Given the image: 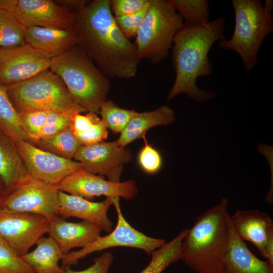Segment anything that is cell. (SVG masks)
Instances as JSON below:
<instances>
[{
    "label": "cell",
    "mask_w": 273,
    "mask_h": 273,
    "mask_svg": "<svg viewBox=\"0 0 273 273\" xmlns=\"http://www.w3.org/2000/svg\"><path fill=\"white\" fill-rule=\"evenodd\" d=\"M73 13L78 45L98 69L107 77H134L141 60L116 24L110 0L90 1Z\"/></svg>",
    "instance_id": "obj_1"
},
{
    "label": "cell",
    "mask_w": 273,
    "mask_h": 273,
    "mask_svg": "<svg viewBox=\"0 0 273 273\" xmlns=\"http://www.w3.org/2000/svg\"><path fill=\"white\" fill-rule=\"evenodd\" d=\"M225 18L220 17L206 24L193 26L183 24L173 40L172 62L175 80L167 96L170 101L185 94L197 102L213 98L212 91L201 90L196 85L200 76H208L213 71L208 53L216 41L224 39Z\"/></svg>",
    "instance_id": "obj_2"
},
{
    "label": "cell",
    "mask_w": 273,
    "mask_h": 273,
    "mask_svg": "<svg viewBox=\"0 0 273 273\" xmlns=\"http://www.w3.org/2000/svg\"><path fill=\"white\" fill-rule=\"evenodd\" d=\"M228 206L224 198L205 210L183 241L180 259L196 273H219L231 228Z\"/></svg>",
    "instance_id": "obj_3"
},
{
    "label": "cell",
    "mask_w": 273,
    "mask_h": 273,
    "mask_svg": "<svg viewBox=\"0 0 273 273\" xmlns=\"http://www.w3.org/2000/svg\"><path fill=\"white\" fill-rule=\"evenodd\" d=\"M63 81L72 98L86 112L99 111L110 81L77 45L51 59L49 68Z\"/></svg>",
    "instance_id": "obj_4"
},
{
    "label": "cell",
    "mask_w": 273,
    "mask_h": 273,
    "mask_svg": "<svg viewBox=\"0 0 273 273\" xmlns=\"http://www.w3.org/2000/svg\"><path fill=\"white\" fill-rule=\"evenodd\" d=\"M235 25L232 37L218 41L224 50H233L241 57L247 71L252 70L264 38L273 32L272 11L259 0H232Z\"/></svg>",
    "instance_id": "obj_5"
},
{
    "label": "cell",
    "mask_w": 273,
    "mask_h": 273,
    "mask_svg": "<svg viewBox=\"0 0 273 273\" xmlns=\"http://www.w3.org/2000/svg\"><path fill=\"white\" fill-rule=\"evenodd\" d=\"M6 88L19 113L29 110L72 114L86 112L72 98L62 79L50 69Z\"/></svg>",
    "instance_id": "obj_6"
},
{
    "label": "cell",
    "mask_w": 273,
    "mask_h": 273,
    "mask_svg": "<svg viewBox=\"0 0 273 273\" xmlns=\"http://www.w3.org/2000/svg\"><path fill=\"white\" fill-rule=\"evenodd\" d=\"M184 24L180 15L167 0H150L145 19L134 44L141 60L158 64L167 58L173 38Z\"/></svg>",
    "instance_id": "obj_7"
},
{
    "label": "cell",
    "mask_w": 273,
    "mask_h": 273,
    "mask_svg": "<svg viewBox=\"0 0 273 273\" xmlns=\"http://www.w3.org/2000/svg\"><path fill=\"white\" fill-rule=\"evenodd\" d=\"M113 205L117 214V223L110 233L98 237L94 242L79 250L64 254L62 267L65 270L87 255L95 252L115 247H127L143 250L150 255L166 242L162 239L149 237L133 228L126 220L121 212L119 197H113Z\"/></svg>",
    "instance_id": "obj_8"
},
{
    "label": "cell",
    "mask_w": 273,
    "mask_h": 273,
    "mask_svg": "<svg viewBox=\"0 0 273 273\" xmlns=\"http://www.w3.org/2000/svg\"><path fill=\"white\" fill-rule=\"evenodd\" d=\"M59 192L57 185L30 177L6 195L0 208L38 214L50 221L57 215Z\"/></svg>",
    "instance_id": "obj_9"
},
{
    "label": "cell",
    "mask_w": 273,
    "mask_h": 273,
    "mask_svg": "<svg viewBox=\"0 0 273 273\" xmlns=\"http://www.w3.org/2000/svg\"><path fill=\"white\" fill-rule=\"evenodd\" d=\"M0 9L11 13L24 26L67 29L74 14L52 0H0Z\"/></svg>",
    "instance_id": "obj_10"
},
{
    "label": "cell",
    "mask_w": 273,
    "mask_h": 273,
    "mask_svg": "<svg viewBox=\"0 0 273 273\" xmlns=\"http://www.w3.org/2000/svg\"><path fill=\"white\" fill-rule=\"evenodd\" d=\"M49 221L38 214L0 208V236L21 257L48 233Z\"/></svg>",
    "instance_id": "obj_11"
},
{
    "label": "cell",
    "mask_w": 273,
    "mask_h": 273,
    "mask_svg": "<svg viewBox=\"0 0 273 273\" xmlns=\"http://www.w3.org/2000/svg\"><path fill=\"white\" fill-rule=\"evenodd\" d=\"M74 160L80 163L83 170L100 176H106L109 180L119 182L123 166L131 159L129 149L112 142L102 141L87 146L81 145Z\"/></svg>",
    "instance_id": "obj_12"
},
{
    "label": "cell",
    "mask_w": 273,
    "mask_h": 273,
    "mask_svg": "<svg viewBox=\"0 0 273 273\" xmlns=\"http://www.w3.org/2000/svg\"><path fill=\"white\" fill-rule=\"evenodd\" d=\"M15 143L33 178L58 185L68 176L83 169L80 163L43 151L29 142L19 141Z\"/></svg>",
    "instance_id": "obj_13"
},
{
    "label": "cell",
    "mask_w": 273,
    "mask_h": 273,
    "mask_svg": "<svg viewBox=\"0 0 273 273\" xmlns=\"http://www.w3.org/2000/svg\"><path fill=\"white\" fill-rule=\"evenodd\" d=\"M51 59L29 45L0 48V84L5 87L49 69Z\"/></svg>",
    "instance_id": "obj_14"
},
{
    "label": "cell",
    "mask_w": 273,
    "mask_h": 273,
    "mask_svg": "<svg viewBox=\"0 0 273 273\" xmlns=\"http://www.w3.org/2000/svg\"><path fill=\"white\" fill-rule=\"evenodd\" d=\"M57 186L61 192L87 200L105 196L129 200L133 199L138 193L136 184L133 180L112 181L83 169L68 176Z\"/></svg>",
    "instance_id": "obj_15"
},
{
    "label": "cell",
    "mask_w": 273,
    "mask_h": 273,
    "mask_svg": "<svg viewBox=\"0 0 273 273\" xmlns=\"http://www.w3.org/2000/svg\"><path fill=\"white\" fill-rule=\"evenodd\" d=\"M102 231L94 223L86 220L69 222L57 215L49 221L47 234L65 254L74 248H82L92 243Z\"/></svg>",
    "instance_id": "obj_16"
},
{
    "label": "cell",
    "mask_w": 273,
    "mask_h": 273,
    "mask_svg": "<svg viewBox=\"0 0 273 273\" xmlns=\"http://www.w3.org/2000/svg\"><path fill=\"white\" fill-rule=\"evenodd\" d=\"M57 215L63 218L75 217L99 225L105 232L112 231L113 223L107 212L112 198L106 197L101 202H92L83 198L60 191Z\"/></svg>",
    "instance_id": "obj_17"
},
{
    "label": "cell",
    "mask_w": 273,
    "mask_h": 273,
    "mask_svg": "<svg viewBox=\"0 0 273 273\" xmlns=\"http://www.w3.org/2000/svg\"><path fill=\"white\" fill-rule=\"evenodd\" d=\"M25 41L51 59L78 45V37L74 26L67 29L32 26L26 27Z\"/></svg>",
    "instance_id": "obj_18"
},
{
    "label": "cell",
    "mask_w": 273,
    "mask_h": 273,
    "mask_svg": "<svg viewBox=\"0 0 273 273\" xmlns=\"http://www.w3.org/2000/svg\"><path fill=\"white\" fill-rule=\"evenodd\" d=\"M230 222L236 235L243 241L252 243L265 258V246L273 220L265 212L257 209L238 210L230 215Z\"/></svg>",
    "instance_id": "obj_19"
},
{
    "label": "cell",
    "mask_w": 273,
    "mask_h": 273,
    "mask_svg": "<svg viewBox=\"0 0 273 273\" xmlns=\"http://www.w3.org/2000/svg\"><path fill=\"white\" fill-rule=\"evenodd\" d=\"M219 273H273V266L256 257L231 225L229 242Z\"/></svg>",
    "instance_id": "obj_20"
},
{
    "label": "cell",
    "mask_w": 273,
    "mask_h": 273,
    "mask_svg": "<svg viewBox=\"0 0 273 273\" xmlns=\"http://www.w3.org/2000/svg\"><path fill=\"white\" fill-rule=\"evenodd\" d=\"M30 177L15 142L0 131V179L7 194Z\"/></svg>",
    "instance_id": "obj_21"
},
{
    "label": "cell",
    "mask_w": 273,
    "mask_h": 273,
    "mask_svg": "<svg viewBox=\"0 0 273 273\" xmlns=\"http://www.w3.org/2000/svg\"><path fill=\"white\" fill-rule=\"evenodd\" d=\"M175 120L174 111L166 105L152 111L137 112L116 142L120 146L125 147L135 140L142 138L150 128L158 125H166Z\"/></svg>",
    "instance_id": "obj_22"
},
{
    "label": "cell",
    "mask_w": 273,
    "mask_h": 273,
    "mask_svg": "<svg viewBox=\"0 0 273 273\" xmlns=\"http://www.w3.org/2000/svg\"><path fill=\"white\" fill-rule=\"evenodd\" d=\"M35 248L21 256L35 273H65L59 264L64 255L57 243L50 237H42Z\"/></svg>",
    "instance_id": "obj_23"
},
{
    "label": "cell",
    "mask_w": 273,
    "mask_h": 273,
    "mask_svg": "<svg viewBox=\"0 0 273 273\" xmlns=\"http://www.w3.org/2000/svg\"><path fill=\"white\" fill-rule=\"evenodd\" d=\"M0 131L14 142L29 141L20 114L13 106L5 86L0 84Z\"/></svg>",
    "instance_id": "obj_24"
},
{
    "label": "cell",
    "mask_w": 273,
    "mask_h": 273,
    "mask_svg": "<svg viewBox=\"0 0 273 273\" xmlns=\"http://www.w3.org/2000/svg\"><path fill=\"white\" fill-rule=\"evenodd\" d=\"M188 230L181 231L172 240L152 251L150 262L140 273H162L171 263L180 259L182 243Z\"/></svg>",
    "instance_id": "obj_25"
},
{
    "label": "cell",
    "mask_w": 273,
    "mask_h": 273,
    "mask_svg": "<svg viewBox=\"0 0 273 273\" xmlns=\"http://www.w3.org/2000/svg\"><path fill=\"white\" fill-rule=\"evenodd\" d=\"M60 157L72 160L81 146L74 135L72 126L54 135L31 143Z\"/></svg>",
    "instance_id": "obj_26"
},
{
    "label": "cell",
    "mask_w": 273,
    "mask_h": 273,
    "mask_svg": "<svg viewBox=\"0 0 273 273\" xmlns=\"http://www.w3.org/2000/svg\"><path fill=\"white\" fill-rule=\"evenodd\" d=\"M183 20L184 24L198 26L208 23L210 10L206 0H167Z\"/></svg>",
    "instance_id": "obj_27"
},
{
    "label": "cell",
    "mask_w": 273,
    "mask_h": 273,
    "mask_svg": "<svg viewBox=\"0 0 273 273\" xmlns=\"http://www.w3.org/2000/svg\"><path fill=\"white\" fill-rule=\"evenodd\" d=\"M26 29L11 13L0 9V48L25 44Z\"/></svg>",
    "instance_id": "obj_28"
},
{
    "label": "cell",
    "mask_w": 273,
    "mask_h": 273,
    "mask_svg": "<svg viewBox=\"0 0 273 273\" xmlns=\"http://www.w3.org/2000/svg\"><path fill=\"white\" fill-rule=\"evenodd\" d=\"M99 112L107 128L115 133H120L137 112L122 108L108 100L101 105Z\"/></svg>",
    "instance_id": "obj_29"
},
{
    "label": "cell",
    "mask_w": 273,
    "mask_h": 273,
    "mask_svg": "<svg viewBox=\"0 0 273 273\" xmlns=\"http://www.w3.org/2000/svg\"><path fill=\"white\" fill-rule=\"evenodd\" d=\"M0 273H35L1 236Z\"/></svg>",
    "instance_id": "obj_30"
},
{
    "label": "cell",
    "mask_w": 273,
    "mask_h": 273,
    "mask_svg": "<svg viewBox=\"0 0 273 273\" xmlns=\"http://www.w3.org/2000/svg\"><path fill=\"white\" fill-rule=\"evenodd\" d=\"M50 111L29 110L19 113L23 127L30 143L38 140Z\"/></svg>",
    "instance_id": "obj_31"
},
{
    "label": "cell",
    "mask_w": 273,
    "mask_h": 273,
    "mask_svg": "<svg viewBox=\"0 0 273 273\" xmlns=\"http://www.w3.org/2000/svg\"><path fill=\"white\" fill-rule=\"evenodd\" d=\"M74 114L50 111L38 140L56 134L71 126Z\"/></svg>",
    "instance_id": "obj_32"
},
{
    "label": "cell",
    "mask_w": 273,
    "mask_h": 273,
    "mask_svg": "<svg viewBox=\"0 0 273 273\" xmlns=\"http://www.w3.org/2000/svg\"><path fill=\"white\" fill-rule=\"evenodd\" d=\"M142 138L144 140L145 145L138 155L139 164L145 172L155 174L159 171L162 167V156L159 151L148 143L145 135Z\"/></svg>",
    "instance_id": "obj_33"
},
{
    "label": "cell",
    "mask_w": 273,
    "mask_h": 273,
    "mask_svg": "<svg viewBox=\"0 0 273 273\" xmlns=\"http://www.w3.org/2000/svg\"><path fill=\"white\" fill-rule=\"evenodd\" d=\"M149 1L140 10L131 14L115 17L118 27L126 37H135L147 13Z\"/></svg>",
    "instance_id": "obj_34"
},
{
    "label": "cell",
    "mask_w": 273,
    "mask_h": 273,
    "mask_svg": "<svg viewBox=\"0 0 273 273\" xmlns=\"http://www.w3.org/2000/svg\"><path fill=\"white\" fill-rule=\"evenodd\" d=\"M108 133V128L101 119L87 131L74 135L81 145L87 146L103 141L107 138Z\"/></svg>",
    "instance_id": "obj_35"
},
{
    "label": "cell",
    "mask_w": 273,
    "mask_h": 273,
    "mask_svg": "<svg viewBox=\"0 0 273 273\" xmlns=\"http://www.w3.org/2000/svg\"><path fill=\"white\" fill-rule=\"evenodd\" d=\"M149 0H110L111 11L115 17L135 13L142 9Z\"/></svg>",
    "instance_id": "obj_36"
},
{
    "label": "cell",
    "mask_w": 273,
    "mask_h": 273,
    "mask_svg": "<svg viewBox=\"0 0 273 273\" xmlns=\"http://www.w3.org/2000/svg\"><path fill=\"white\" fill-rule=\"evenodd\" d=\"M113 254L109 251L104 252L94 259V263L88 268L79 271L67 269L65 273H108L113 261Z\"/></svg>",
    "instance_id": "obj_37"
},
{
    "label": "cell",
    "mask_w": 273,
    "mask_h": 273,
    "mask_svg": "<svg viewBox=\"0 0 273 273\" xmlns=\"http://www.w3.org/2000/svg\"><path fill=\"white\" fill-rule=\"evenodd\" d=\"M101 120L96 113H76L73 118L72 128L74 134L84 132Z\"/></svg>",
    "instance_id": "obj_38"
},
{
    "label": "cell",
    "mask_w": 273,
    "mask_h": 273,
    "mask_svg": "<svg viewBox=\"0 0 273 273\" xmlns=\"http://www.w3.org/2000/svg\"><path fill=\"white\" fill-rule=\"evenodd\" d=\"M59 5L74 12L87 5L90 1L86 0H55Z\"/></svg>",
    "instance_id": "obj_39"
},
{
    "label": "cell",
    "mask_w": 273,
    "mask_h": 273,
    "mask_svg": "<svg viewBox=\"0 0 273 273\" xmlns=\"http://www.w3.org/2000/svg\"><path fill=\"white\" fill-rule=\"evenodd\" d=\"M7 193L5 186L2 180L0 179V207Z\"/></svg>",
    "instance_id": "obj_40"
}]
</instances>
